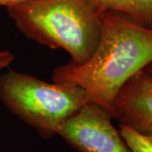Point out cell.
<instances>
[{
  "mask_svg": "<svg viewBox=\"0 0 152 152\" xmlns=\"http://www.w3.org/2000/svg\"><path fill=\"white\" fill-rule=\"evenodd\" d=\"M152 64V27L104 11L97 47L83 64L68 63L53 71V82L79 86L88 102L113 118L114 102L132 76Z\"/></svg>",
  "mask_w": 152,
  "mask_h": 152,
  "instance_id": "6da1fadb",
  "label": "cell"
},
{
  "mask_svg": "<svg viewBox=\"0 0 152 152\" xmlns=\"http://www.w3.org/2000/svg\"><path fill=\"white\" fill-rule=\"evenodd\" d=\"M139 133H140L144 135L147 136L149 139H151L152 140V127H150V128H146V129H141V130L138 131Z\"/></svg>",
  "mask_w": 152,
  "mask_h": 152,
  "instance_id": "30bf717a",
  "label": "cell"
},
{
  "mask_svg": "<svg viewBox=\"0 0 152 152\" xmlns=\"http://www.w3.org/2000/svg\"><path fill=\"white\" fill-rule=\"evenodd\" d=\"M14 59L15 56L11 52L0 49V71L8 67Z\"/></svg>",
  "mask_w": 152,
  "mask_h": 152,
  "instance_id": "ba28073f",
  "label": "cell"
},
{
  "mask_svg": "<svg viewBox=\"0 0 152 152\" xmlns=\"http://www.w3.org/2000/svg\"><path fill=\"white\" fill-rule=\"evenodd\" d=\"M112 119L104 109L89 102L66 120L57 134L80 152H132Z\"/></svg>",
  "mask_w": 152,
  "mask_h": 152,
  "instance_id": "277c9868",
  "label": "cell"
},
{
  "mask_svg": "<svg viewBox=\"0 0 152 152\" xmlns=\"http://www.w3.org/2000/svg\"><path fill=\"white\" fill-rule=\"evenodd\" d=\"M113 118L140 131L152 127V75L143 70L126 82L114 102Z\"/></svg>",
  "mask_w": 152,
  "mask_h": 152,
  "instance_id": "5b68a950",
  "label": "cell"
},
{
  "mask_svg": "<svg viewBox=\"0 0 152 152\" xmlns=\"http://www.w3.org/2000/svg\"><path fill=\"white\" fill-rule=\"evenodd\" d=\"M104 11L130 18L152 27V0H93Z\"/></svg>",
  "mask_w": 152,
  "mask_h": 152,
  "instance_id": "8992f818",
  "label": "cell"
},
{
  "mask_svg": "<svg viewBox=\"0 0 152 152\" xmlns=\"http://www.w3.org/2000/svg\"><path fill=\"white\" fill-rule=\"evenodd\" d=\"M6 9L22 34L50 48L64 49L71 63H85L97 47L104 10L93 0H31Z\"/></svg>",
  "mask_w": 152,
  "mask_h": 152,
  "instance_id": "7a4b0ae2",
  "label": "cell"
},
{
  "mask_svg": "<svg viewBox=\"0 0 152 152\" xmlns=\"http://www.w3.org/2000/svg\"><path fill=\"white\" fill-rule=\"evenodd\" d=\"M145 70L146 71V72H148L150 75H152V64H151L148 67H146V68L145 69Z\"/></svg>",
  "mask_w": 152,
  "mask_h": 152,
  "instance_id": "8fae6325",
  "label": "cell"
},
{
  "mask_svg": "<svg viewBox=\"0 0 152 152\" xmlns=\"http://www.w3.org/2000/svg\"><path fill=\"white\" fill-rule=\"evenodd\" d=\"M120 134L132 152H152V140L130 127L120 124Z\"/></svg>",
  "mask_w": 152,
  "mask_h": 152,
  "instance_id": "52a82bcc",
  "label": "cell"
},
{
  "mask_svg": "<svg viewBox=\"0 0 152 152\" xmlns=\"http://www.w3.org/2000/svg\"><path fill=\"white\" fill-rule=\"evenodd\" d=\"M31 0H0V7H10L12 5H16L19 4L26 3Z\"/></svg>",
  "mask_w": 152,
  "mask_h": 152,
  "instance_id": "9c48e42d",
  "label": "cell"
},
{
  "mask_svg": "<svg viewBox=\"0 0 152 152\" xmlns=\"http://www.w3.org/2000/svg\"><path fill=\"white\" fill-rule=\"evenodd\" d=\"M0 101L45 137L57 134L66 120L89 103L80 87L48 83L14 69L0 75Z\"/></svg>",
  "mask_w": 152,
  "mask_h": 152,
  "instance_id": "3957f363",
  "label": "cell"
}]
</instances>
